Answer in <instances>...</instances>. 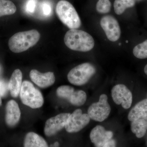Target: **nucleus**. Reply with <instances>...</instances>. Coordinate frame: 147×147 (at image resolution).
Returning a JSON list of instances; mask_svg holds the SVG:
<instances>
[{
    "instance_id": "1",
    "label": "nucleus",
    "mask_w": 147,
    "mask_h": 147,
    "mask_svg": "<svg viewBox=\"0 0 147 147\" xmlns=\"http://www.w3.org/2000/svg\"><path fill=\"white\" fill-rule=\"evenodd\" d=\"M64 41L69 49L79 52H88L94 46V40L89 34L77 29H70L67 32Z\"/></svg>"
},
{
    "instance_id": "2",
    "label": "nucleus",
    "mask_w": 147,
    "mask_h": 147,
    "mask_svg": "<svg viewBox=\"0 0 147 147\" xmlns=\"http://www.w3.org/2000/svg\"><path fill=\"white\" fill-rule=\"evenodd\" d=\"M40 38V34L36 30L19 32L9 38V47L13 53H22L36 45Z\"/></svg>"
},
{
    "instance_id": "3",
    "label": "nucleus",
    "mask_w": 147,
    "mask_h": 147,
    "mask_svg": "<svg viewBox=\"0 0 147 147\" xmlns=\"http://www.w3.org/2000/svg\"><path fill=\"white\" fill-rule=\"evenodd\" d=\"M56 13L59 19L70 29H77L81 26V19L71 4L65 0H61L57 4Z\"/></svg>"
},
{
    "instance_id": "4",
    "label": "nucleus",
    "mask_w": 147,
    "mask_h": 147,
    "mask_svg": "<svg viewBox=\"0 0 147 147\" xmlns=\"http://www.w3.org/2000/svg\"><path fill=\"white\" fill-rule=\"evenodd\" d=\"M19 94L22 103L30 108L36 109L43 105L44 99L42 94L29 81L22 83Z\"/></svg>"
},
{
    "instance_id": "5",
    "label": "nucleus",
    "mask_w": 147,
    "mask_h": 147,
    "mask_svg": "<svg viewBox=\"0 0 147 147\" xmlns=\"http://www.w3.org/2000/svg\"><path fill=\"white\" fill-rule=\"evenodd\" d=\"M95 67L92 64L86 63L81 64L72 69L67 74L69 83L76 86H82L87 84L94 75Z\"/></svg>"
},
{
    "instance_id": "6",
    "label": "nucleus",
    "mask_w": 147,
    "mask_h": 147,
    "mask_svg": "<svg viewBox=\"0 0 147 147\" xmlns=\"http://www.w3.org/2000/svg\"><path fill=\"white\" fill-rule=\"evenodd\" d=\"M108 99L106 94H101L98 102H94L90 106L88 113L90 119L96 121L102 122L108 117L111 109Z\"/></svg>"
},
{
    "instance_id": "7",
    "label": "nucleus",
    "mask_w": 147,
    "mask_h": 147,
    "mask_svg": "<svg viewBox=\"0 0 147 147\" xmlns=\"http://www.w3.org/2000/svg\"><path fill=\"white\" fill-rule=\"evenodd\" d=\"M57 94L59 97L68 100L74 106H82L87 100V95L85 92L81 90L74 91L73 87L69 86L59 87L57 90Z\"/></svg>"
},
{
    "instance_id": "8",
    "label": "nucleus",
    "mask_w": 147,
    "mask_h": 147,
    "mask_svg": "<svg viewBox=\"0 0 147 147\" xmlns=\"http://www.w3.org/2000/svg\"><path fill=\"white\" fill-rule=\"evenodd\" d=\"M113 136L112 131H107L103 127L98 125L91 131L90 139L95 147H115V142L112 139Z\"/></svg>"
},
{
    "instance_id": "9",
    "label": "nucleus",
    "mask_w": 147,
    "mask_h": 147,
    "mask_svg": "<svg viewBox=\"0 0 147 147\" xmlns=\"http://www.w3.org/2000/svg\"><path fill=\"white\" fill-rule=\"evenodd\" d=\"M90 120L88 114H83L81 109H76L69 116L65 127L66 130L69 133L79 132L88 124Z\"/></svg>"
},
{
    "instance_id": "10",
    "label": "nucleus",
    "mask_w": 147,
    "mask_h": 147,
    "mask_svg": "<svg viewBox=\"0 0 147 147\" xmlns=\"http://www.w3.org/2000/svg\"><path fill=\"white\" fill-rule=\"evenodd\" d=\"M111 94L113 101L117 105L121 104L125 109H128L131 107L132 102V93L123 84H118L113 87Z\"/></svg>"
},
{
    "instance_id": "11",
    "label": "nucleus",
    "mask_w": 147,
    "mask_h": 147,
    "mask_svg": "<svg viewBox=\"0 0 147 147\" xmlns=\"http://www.w3.org/2000/svg\"><path fill=\"white\" fill-rule=\"evenodd\" d=\"M100 25L110 41L118 40L121 36V29L115 18L110 15L103 16L100 20Z\"/></svg>"
},
{
    "instance_id": "12",
    "label": "nucleus",
    "mask_w": 147,
    "mask_h": 147,
    "mask_svg": "<svg viewBox=\"0 0 147 147\" xmlns=\"http://www.w3.org/2000/svg\"><path fill=\"white\" fill-rule=\"evenodd\" d=\"M70 115L69 113H61L47 119L44 127L45 135L51 137L61 130L65 127Z\"/></svg>"
},
{
    "instance_id": "13",
    "label": "nucleus",
    "mask_w": 147,
    "mask_h": 147,
    "mask_svg": "<svg viewBox=\"0 0 147 147\" xmlns=\"http://www.w3.org/2000/svg\"><path fill=\"white\" fill-rule=\"evenodd\" d=\"M30 76L35 84L42 88L51 86L55 82V74L50 71L41 73L36 69H32L30 71Z\"/></svg>"
},
{
    "instance_id": "14",
    "label": "nucleus",
    "mask_w": 147,
    "mask_h": 147,
    "mask_svg": "<svg viewBox=\"0 0 147 147\" xmlns=\"http://www.w3.org/2000/svg\"><path fill=\"white\" fill-rule=\"evenodd\" d=\"M21 113L18 103L13 100L9 101L6 106L5 122L8 126L12 127L18 123Z\"/></svg>"
},
{
    "instance_id": "15",
    "label": "nucleus",
    "mask_w": 147,
    "mask_h": 147,
    "mask_svg": "<svg viewBox=\"0 0 147 147\" xmlns=\"http://www.w3.org/2000/svg\"><path fill=\"white\" fill-rule=\"evenodd\" d=\"M23 74L19 69L13 71L8 84L9 90L13 98L17 97L20 93L22 85Z\"/></svg>"
},
{
    "instance_id": "16",
    "label": "nucleus",
    "mask_w": 147,
    "mask_h": 147,
    "mask_svg": "<svg viewBox=\"0 0 147 147\" xmlns=\"http://www.w3.org/2000/svg\"><path fill=\"white\" fill-rule=\"evenodd\" d=\"M147 116V98L137 103L129 111L127 118L131 122Z\"/></svg>"
},
{
    "instance_id": "17",
    "label": "nucleus",
    "mask_w": 147,
    "mask_h": 147,
    "mask_svg": "<svg viewBox=\"0 0 147 147\" xmlns=\"http://www.w3.org/2000/svg\"><path fill=\"white\" fill-rule=\"evenodd\" d=\"M25 147H47V142L42 137L34 132H30L26 135L24 142Z\"/></svg>"
},
{
    "instance_id": "18",
    "label": "nucleus",
    "mask_w": 147,
    "mask_h": 147,
    "mask_svg": "<svg viewBox=\"0 0 147 147\" xmlns=\"http://www.w3.org/2000/svg\"><path fill=\"white\" fill-rule=\"evenodd\" d=\"M131 129L137 138H142L144 137L147 130V116L131 122Z\"/></svg>"
},
{
    "instance_id": "19",
    "label": "nucleus",
    "mask_w": 147,
    "mask_h": 147,
    "mask_svg": "<svg viewBox=\"0 0 147 147\" xmlns=\"http://www.w3.org/2000/svg\"><path fill=\"white\" fill-rule=\"evenodd\" d=\"M136 0H115L114 3V10L116 14L121 15L127 8L134 6Z\"/></svg>"
},
{
    "instance_id": "20",
    "label": "nucleus",
    "mask_w": 147,
    "mask_h": 147,
    "mask_svg": "<svg viewBox=\"0 0 147 147\" xmlns=\"http://www.w3.org/2000/svg\"><path fill=\"white\" fill-rule=\"evenodd\" d=\"M16 7L14 4L9 0H0V17L13 14Z\"/></svg>"
},
{
    "instance_id": "21",
    "label": "nucleus",
    "mask_w": 147,
    "mask_h": 147,
    "mask_svg": "<svg viewBox=\"0 0 147 147\" xmlns=\"http://www.w3.org/2000/svg\"><path fill=\"white\" fill-rule=\"evenodd\" d=\"M133 53L136 58L139 59L147 58V39L134 47Z\"/></svg>"
},
{
    "instance_id": "22",
    "label": "nucleus",
    "mask_w": 147,
    "mask_h": 147,
    "mask_svg": "<svg viewBox=\"0 0 147 147\" xmlns=\"http://www.w3.org/2000/svg\"><path fill=\"white\" fill-rule=\"evenodd\" d=\"M111 7L110 0H98L96 3V11L99 13H108L110 11Z\"/></svg>"
},
{
    "instance_id": "23",
    "label": "nucleus",
    "mask_w": 147,
    "mask_h": 147,
    "mask_svg": "<svg viewBox=\"0 0 147 147\" xmlns=\"http://www.w3.org/2000/svg\"><path fill=\"white\" fill-rule=\"evenodd\" d=\"M37 0H28L25 6V9L28 13H33L36 7Z\"/></svg>"
},
{
    "instance_id": "24",
    "label": "nucleus",
    "mask_w": 147,
    "mask_h": 147,
    "mask_svg": "<svg viewBox=\"0 0 147 147\" xmlns=\"http://www.w3.org/2000/svg\"><path fill=\"white\" fill-rule=\"evenodd\" d=\"M41 10L43 15L45 16H50L52 14V6L48 2L44 1L41 5Z\"/></svg>"
},
{
    "instance_id": "25",
    "label": "nucleus",
    "mask_w": 147,
    "mask_h": 147,
    "mask_svg": "<svg viewBox=\"0 0 147 147\" xmlns=\"http://www.w3.org/2000/svg\"><path fill=\"white\" fill-rule=\"evenodd\" d=\"M9 90L8 84L4 80L0 79V95L1 97L5 96Z\"/></svg>"
},
{
    "instance_id": "26",
    "label": "nucleus",
    "mask_w": 147,
    "mask_h": 147,
    "mask_svg": "<svg viewBox=\"0 0 147 147\" xmlns=\"http://www.w3.org/2000/svg\"><path fill=\"white\" fill-rule=\"evenodd\" d=\"M53 146L54 147H58L59 146V143H58V142H55V144H54Z\"/></svg>"
},
{
    "instance_id": "27",
    "label": "nucleus",
    "mask_w": 147,
    "mask_h": 147,
    "mask_svg": "<svg viewBox=\"0 0 147 147\" xmlns=\"http://www.w3.org/2000/svg\"><path fill=\"white\" fill-rule=\"evenodd\" d=\"M144 71L145 73L147 75V64L145 66Z\"/></svg>"
},
{
    "instance_id": "28",
    "label": "nucleus",
    "mask_w": 147,
    "mask_h": 147,
    "mask_svg": "<svg viewBox=\"0 0 147 147\" xmlns=\"http://www.w3.org/2000/svg\"><path fill=\"white\" fill-rule=\"evenodd\" d=\"M1 103H2L1 98V95H0V106H1Z\"/></svg>"
},
{
    "instance_id": "29",
    "label": "nucleus",
    "mask_w": 147,
    "mask_h": 147,
    "mask_svg": "<svg viewBox=\"0 0 147 147\" xmlns=\"http://www.w3.org/2000/svg\"><path fill=\"white\" fill-rule=\"evenodd\" d=\"M1 67H0V72H1Z\"/></svg>"
}]
</instances>
